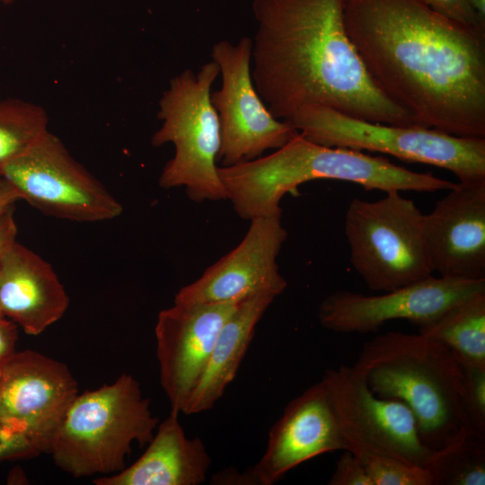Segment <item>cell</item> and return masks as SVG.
I'll use <instances>...</instances> for the list:
<instances>
[{
	"mask_svg": "<svg viewBox=\"0 0 485 485\" xmlns=\"http://www.w3.org/2000/svg\"><path fill=\"white\" fill-rule=\"evenodd\" d=\"M69 297L49 263L13 242L0 263V313L30 335L57 322Z\"/></svg>",
	"mask_w": 485,
	"mask_h": 485,
	"instance_id": "cell-18",
	"label": "cell"
},
{
	"mask_svg": "<svg viewBox=\"0 0 485 485\" xmlns=\"http://www.w3.org/2000/svg\"><path fill=\"white\" fill-rule=\"evenodd\" d=\"M343 21L375 84L418 125L485 138V32L423 0H344Z\"/></svg>",
	"mask_w": 485,
	"mask_h": 485,
	"instance_id": "cell-1",
	"label": "cell"
},
{
	"mask_svg": "<svg viewBox=\"0 0 485 485\" xmlns=\"http://www.w3.org/2000/svg\"><path fill=\"white\" fill-rule=\"evenodd\" d=\"M275 298L270 294H258L238 304L220 329L183 413L190 415L209 410L223 396L237 374L258 322Z\"/></svg>",
	"mask_w": 485,
	"mask_h": 485,
	"instance_id": "cell-20",
	"label": "cell"
},
{
	"mask_svg": "<svg viewBox=\"0 0 485 485\" xmlns=\"http://www.w3.org/2000/svg\"><path fill=\"white\" fill-rule=\"evenodd\" d=\"M67 366L33 350L15 352L0 372V423L40 453L52 440L77 396Z\"/></svg>",
	"mask_w": 485,
	"mask_h": 485,
	"instance_id": "cell-12",
	"label": "cell"
},
{
	"mask_svg": "<svg viewBox=\"0 0 485 485\" xmlns=\"http://www.w3.org/2000/svg\"><path fill=\"white\" fill-rule=\"evenodd\" d=\"M0 176L34 207L77 222L112 220L122 212L118 199L47 130L23 154L5 164Z\"/></svg>",
	"mask_w": 485,
	"mask_h": 485,
	"instance_id": "cell-9",
	"label": "cell"
},
{
	"mask_svg": "<svg viewBox=\"0 0 485 485\" xmlns=\"http://www.w3.org/2000/svg\"><path fill=\"white\" fill-rule=\"evenodd\" d=\"M157 424L138 382L123 374L111 384L77 394L49 453L75 477L110 475L125 468L133 442L144 446L151 441Z\"/></svg>",
	"mask_w": 485,
	"mask_h": 485,
	"instance_id": "cell-5",
	"label": "cell"
},
{
	"mask_svg": "<svg viewBox=\"0 0 485 485\" xmlns=\"http://www.w3.org/2000/svg\"><path fill=\"white\" fill-rule=\"evenodd\" d=\"M17 324L0 313V371L15 354Z\"/></svg>",
	"mask_w": 485,
	"mask_h": 485,
	"instance_id": "cell-29",
	"label": "cell"
},
{
	"mask_svg": "<svg viewBox=\"0 0 485 485\" xmlns=\"http://www.w3.org/2000/svg\"><path fill=\"white\" fill-rule=\"evenodd\" d=\"M37 454V450L22 435L0 423V460L29 458Z\"/></svg>",
	"mask_w": 485,
	"mask_h": 485,
	"instance_id": "cell-28",
	"label": "cell"
},
{
	"mask_svg": "<svg viewBox=\"0 0 485 485\" xmlns=\"http://www.w3.org/2000/svg\"><path fill=\"white\" fill-rule=\"evenodd\" d=\"M471 7L481 16L485 19V0H467Z\"/></svg>",
	"mask_w": 485,
	"mask_h": 485,
	"instance_id": "cell-32",
	"label": "cell"
},
{
	"mask_svg": "<svg viewBox=\"0 0 485 485\" xmlns=\"http://www.w3.org/2000/svg\"><path fill=\"white\" fill-rule=\"evenodd\" d=\"M220 179L237 215L243 219L281 216L280 202L288 192L313 180L352 182L366 190H448L456 183L432 173L416 172L361 151L324 146L299 132L267 155L218 167Z\"/></svg>",
	"mask_w": 485,
	"mask_h": 485,
	"instance_id": "cell-3",
	"label": "cell"
},
{
	"mask_svg": "<svg viewBox=\"0 0 485 485\" xmlns=\"http://www.w3.org/2000/svg\"><path fill=\"white\" fill-rule=\"evenodd\" d=\"M218 75L219 67L211 60L197 73L185 69L172 78L159 100L157 117L162 125L152 137L154 146L172 143L175 149L162 171L160 186L184 187L196 202L227 199L216 165L220 123L210 99Z\"/></svg>",
	"mask_w": 485,
	"mask_h": 485,
	"instance_id": "cell-6",
	"label": "cell"
},
{
	"mask_svg": "<svg viewBox=\"0 0 485 485\" xmlns=\"http://www.w3.org/2000/svg\"><path fill=\"white\" fill-rule=\"evenodd\" d=\"M306 139L366 150L453 172L463 184L485 182V138L463 137L419 125L371 122L322 105L301 108L288 120Z\"/></svg>",
	"mask_w": 485,
	"mask_h": 485,
	"instance_id": "cell-7",
	"label": "cell"
},
{
	"mask_svg": "<svg viewBox=\"0 0 485 485\" xmlns=\"http://www.w3.org/2000/svg\"><path fill=\"white\" fill-rule=\"evenodd\" d=\"M45 110L20 99L0 101V170L29 149L48 129Z\"/></svg>",
	"mask_w": 485,
	"mask_h": 485,
	"instance_id": "cell-23",
	"label": "cell"
},
{
	"mask_svg": "<svg viewBox=\"0 0 485 485\" xmlns=\"http://www.w3.org/2000/svg\"><path fill=\"white\" fill-rule=\"evenodd\" d=\"M171 410L145 453L132 465L93 480L96 485H199L211 458L199 437L188 438Z\"/></svg>",
	"mask_w": 485,
	"mask_h": 485,
	"instance_id": "cell-19",
	"label": "cell"
},
{
	"mask_svg": "<svg viewBox=\"0 0 485 485\" xmlns=\"http://www.w3.org/2000/svg\"><path fill=\"white\" fill-rule=\"evenodd\" d=\"M4 4H7L13 2V0H1Z\"/></svg>",
	"mask_w": 485,
	"mask_h": 485,
	"instance_id": "cell-33",
	"label": "cell"
},
{
	"mask_svg": "<svg viewBox=\"0 0 485 485\" xmlns=\"http://www.w3.org/2000/svg\"><path fill=\"white\" fill-rule=\"evenodd\" d=\"M240 302L173 303L159 313L154 328L156 356L171 410L182 412L220 329Z\"/></svg>",
	"mask_w": 485,
	"mask_h": 485,
	"instance_id": "cell-16",
	"label": "cell"
},
{
	"mask_svg": "<svg viewBox=\"0 0 485 485\" xmlns=\"http://www.w3.org/2000/svg\"><path fill=\"white\" fill-rule=\"evenodd\" d=\"M344 0H254L251 77L277 119L322 105L371 122L417 125L374 83L346 32Z\"/></svg>",
	"mask_w": 485,
	"mask_h": 485,
	"instance_id": "cell-2",
	"label": "cell"
},
{
	"mask_svg": "<svg viewBox=\"0 0 485 485\" xmlns=\"http://www.w3.org/2000/svg\"><path fill=\"white\" fill-rule=\"evenodd\" d=\"M427 469L431 485H484L485 436L465 430L437 450Z\"/></svg>",
	"mask_w": 485,
	"mask_h": 485,
	"instance_id": "cell-22",
	"label": "cell"
},
{
	"mask_svg": "<svg viewBox=\"0 0 485 485\" xmlns=\"http://www.w3.org/2000/svg\"><path fill=\"white\" fill-rule=\"evenodd\" d=\"M252 39L236 44L223 40L212 46L211 57L222 75L221 87L211 93L221 129L218 162L223 166L256 159L268 149H278L298 131L275 118L257 92L251 77Z\"/></svg>",
	"mask_w": 485,
	"mask_h": 485,
	"instance_id": "cell-10",
	"label": "cell"
},
{
	"mask_svg": "<svg viewBox=\"0 0 485 485\" xmlns=\"http://www.w3.org/2000/svg\"><path fill=\"white\" fill-rule=\"evenodd\" d=\"M419 333L445 347L461 366H485V291L448 307Z\"/></svg>",
	"mask_w": 485,
	"mask_h": 485,
	"instance_id": "cell-21",
	"label": "cell"
},
{
	"mask_svg": "<svg viewBox=\"0 0 485 485\" xmlns=\"http://www.w3.org/2000/svg\"><path fill=\"white\" fill-rule=\"evenodd\" d=\"M482 291L485 279L431 275L381 295L336 291L322 300L318 318L323 328L340 333L374 332L393 320H406L421 327L432 322L454 303Z\"/></svg>",
	"mask_w": 485,
	"mask_h": 485,
	"instance_id": "cell-13",
	"label": "cell"
},
{
	"mask_svg": "<svg viewBox=\"0 0 485 485\" xmlns=\"http://www.w3.org/2000/svg\"><path fill=\"white\" fill-rule=\"evenodd\" d=\"M20 197L13 187L0 176V225Z\"/></svg>",
	"mask_w": 485,
	"mask_h": 485,
	"instance_id": "cell-31",
	"label": "cell"
},
{
	"mask_svg": "<svg viewBox=\"0 0 485 485\" xmlns=\"http://www.w3.org/2000/svg\"><path fill=\"white\" fill-rule=\"evenodd\" d=\"M424 217L433 269L441 277L485 279V182L456 183Z\"/></svg>",
	"mask_w": 485,
	"mask_h": 485,
	"instance_id": "cell-17",
	"label": "cell"
},
{
	"mask_svg": "<svg viewBox=\"0 0 485 485\" xmlns=\"http://www.w3.org/2000/svg\"><path fill=\"white\" fill-rule=\"evenodd\" d=\"M322 378L349 451L392 455L427 468L434 450L423 443L407 405L376 395L353 366L328 369Z\"/></svg>",
	"mask_w": 485,
	"mask_h": 485,
	"instance_id": "cell-11",
	"label": "cell"
},
{
	"mask_svg": "<svg viewBox=\"0 0 485 485\" xmlns=\"http://www.w3.org/2000/svg\"><path fill=\"white\" fill-rule=\"evenodd\" d=\"M328 484L373 485L363 462L349 450H344L340 456Z\"/></svg>",
	"mask_w": 485,
	"mask_h": 485,
	"instance_id": "cell-27",
	"label": "cell"
},
{
	"mask_svg": "<svg viewBox=\"0 0 485 485\" xmlns=\"http://www.w3.org/2000/svg\"><path fill=\"white\" fill-rule=\"evenodd\" d=\"M241 242L181 287L173 303H235L258 294L276 297L287 288L277 258L287 238L281 216L257 217Z\"/></svg>",
	"mask_w": 485,
	"mask_h": 485,
	"instance_id": "cell-14",
	"label": "cell"
},
{
	"mask_svg": "<svg viewBox=\"0 0 485 485\" xmlns=\"http://www.w3.org/2000/svg\"><path fill=\"white\" fill-rule=\"evenodd\" d=\"M353 366L376 395L408 406L428 448L445 447L467 430L463 369L437 341L390 331L366 342Z\"/></svg>",
	"mask_w": 485,
	"mask_h": 485,
	"instance_id": "cell-4",
	"label": "cell"
},
{
	"mask_svg": "<svg viewBox=\"0 0 485 485\" xmlns=\"http://www.w3.org/2000/svg\"><path fill=\"white\" fill-rule=\"evenodd\" d=\"M424 217L397 190L376 201H350L344 223L349 260L371 290L392 291L432 275Z\"/></svg>",
	"mask_w": 485,
	"mask_h": 485,
	"instance_id": "cell-8",
	"label": "cell"
},
{
	"mask_svg": "<svg viewBox=\"0 0 485 485\" xmlns=\"http://www.w3.org/2000/svg\"><path fill=\"white\" fill-rule=\"evenodd\" d=\"M463 369L462 410L468 431L485 436V366Z\"/></svg>",
	"mask_w": 485,
	"mask_h": 485,
	"instance_id": "cell-25",
	"label": "cell"
},
{
	"mask_svg": "<svg viewBox=\"0 0 485 485\" xmlns=\"http://www.w3.org/2000/svg\"><path fill=\"white\" fill-rule=\"evenodd\" d=\"M348 450L322 378L293 399L272 426L265 453L243 473L247 485H272L318 455Z\"/></svg>",
	"mask_w": 485,
	"mask_h": 485,
	"instance_id": "cell-15",
	"label": "cell"
},
{
	"mask_svg": "<svg viewBox=\"0 0 485 485\" xmlns=\"http://www.w3.org/2000/svg\"><path fill=\"white\" fill-rule=\"evenodd\" d=\"M353 453L363 462L373 485H431L427 468L392 455Z\"/></svg>",
	"mask_w": 485,
	"mask_h": 485,
	"instance_id": "cell-24",
	"label": "cell"
},
{
	"mask_svg": "<svg viewBox=\"0 0 485 485\" xmlns=\"http://www.w3.org/2000/svg\"><path fill=\"white\" fill-rule=\"evenodd\" d=\"M431 9L464 27L485 32V19L471 7L467 0H423Z\"/></svg>",
	"mask_w": 485,
	"mask_h": 485,
	"instance_id": "cell-26",
	"label": "cell"
},
{
	"mask_svg": "<svg viewBox=\"0 0 485 485\" xmlns=\"http://www.w3.org/2000/svg\"><path fill=\"white\" fill-rule=\"evenodd\" d=\"M1 372V371H0Z\"/></svg>",
	"mask_w": 485,
	"mask_h": 485,
	"instance_id": "cell-34",
	"label": "cell"
},
{
	"mask_svg": "<svg viewBox=\"0 0 485 485\" xmlns=\"http://www.w3.org/2000/svg\"><path fill=\"white\" fill-rule=\"evenodd\" d=\"M17 225L13 216V209L4 216L0 225V263L7 248L16 241Z\"/></svg>",
	"mask_w": 485,
	"mask_h": 485,
	"instance_id": "cell-30",
	"label": "cell"
}]
</instances>
